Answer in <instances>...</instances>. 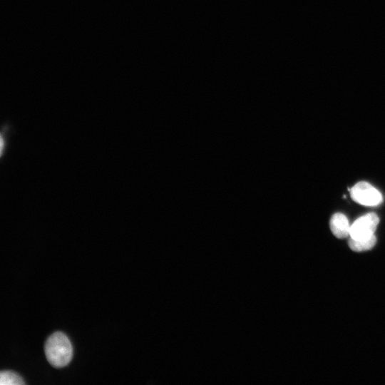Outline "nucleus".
Returning <instances> with one entry per match:
<instances>
[{"instance_id":"obj_7","label":"nucleus","mask_w":385,"mask_h":385,"mask_svg":"<svg viewBox=\"0 0 385 385\" xmlns=\"http://www.w3.org/2000/svg\"><path fill=\"white\" fill-rule=\"evenodd\" d=\"M11 126L9 123H4L1 126V157H4L7 149L8 140L9 139Z\"/></svg>"},{"instance_id":"obj_2","label":"nucleus","mask_w":385,"mask_h":385,"mask_svg":"<svg viewBox=\"0 0 385 385\" xmlns=\"http://www.w3.org/2000/svg\"><path fill=\"white\" fill-rule=\"evenodd\" d=\"M350 195L354 201L365 206H376L383 200L381 194L371 184L361 181L354 185Z\"/></svg>"},{"instance_id":"obj_6","label":"nucleus","mask_w":385,"mask_h":385,"mask_svg":"<svg viewBox=\"0 0 385 385\" xmlns=\"http://www.w3.org/2000/svg\"><path fill=\"white\" fill-rule=\"evenodd\" d=\"M23 379L18 374L9 370L0 372L1 385H20L24 384Z\"/></svg>"},{"instance_id":"obj_3","label":"nucleus","mask_w":385,"mask_h":385,"mask_svg":"<svg viewBox=\"0 0 385 385\" xmlns=\"http://www.w3.org/2000/svg\"><path fill=\"white\" fill-rule=\"evenodd\" d=\"M379 222V217L373 212L360 217L351 225L350 237L363 239L374 235Z\"/></svg>"},{"instance_id":"obj_1","label":"nucleus","mask_w":385,"mask_h":385,"mask_svg":"<svg viewBox=\"0 0 385 385\" xmlns=\"http://www.w3.org/2000/svg\"><path fill=\"white\" fill-rule=\"evenodd\" d=\"M46 357L51 365L56 368L66 366L73 356L72 344L67 336L61 332L51 334L44 345Z\"/></svg>"},{"instance_id":"obj_5","label":"nucleus","mask_w":385,"mask_h":385,"mask_svg":"<svg viewBox=\"0 0 385 385\" xmlns=\"http://www.w3.org/2000/svg\"><path fill=\"white\" fill-rule=\"evenodd\" d=\"M374 235L363 239H349V246L354 252H363L371 250L376 244Z\"/></svg>"},{"instance_id":"obj_4","label":"nucleus","mask_w":385,"mask_h":385,"mask_svg":"<svg viewBox=\"0 0 385 385\" xmlns=\"http://www.w3.org/2000/svg\"><path fill=\"white\" fill-rule=\"evenodd\" d=\"M329 227L333 235L337 238H345L350 236L351 225L347 217L342 213L337 212L332 215Z\"/></svg>"}]
</instances>
